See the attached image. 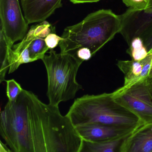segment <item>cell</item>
<instances>
[{
  "instance_id": "cell-1",
  "label": "cell",
  "mask_w": 152,
  "mask_h": 152,
  "mask_svg": "<svg viewBox=\"0 0 152 152\" xmlns=\"http://www.w3.org/2000/svg\"><path fill=\"white\" fill-rule=\"evenodd\" d=\"M0 134L13 152H77L82 142L59 106L25 89L1 111Z\"/></svg>"
},
{
  "instance_id": "cell-2",
  "label": "cell",
  "mask_w": 152,
  "mask_h": 152,
  "mask_svg": "<svg viewBox=\"0 0 152 152\" xmlns=\"http://www.w3.org/2000/svg\"><path fill=\"white\" fill-rule=\"evenodd\" d=\"M121 29L120 15L102 9L88 14L82 21L64 29L59 47L62 53L76 55L78 50L87 48L92 55L111 41Z\"/></svg>"
},
{
  "instance_id": "cell-3",
  "label": "cell",
  "mask_w": 152,
  "mask_h": 152,
  "mask_svg": "<svg viewBox=\"0 0 152 152\" xmlns=\"http://www.w3.org/2000/svg\"><path fill=\"white\" fill-rule=\"evenodd\" d=\"M66 115L74 127L100 123L137 129L144 125L136 115L118 103L112 93L77 98Z\"/></svg>"
},
{
  "instance_id": "cell-4",
  "label": "cell",
  "mask_w": 152,
  "mask_h": 152,
  "mask_svg": "<svg viewBox=\"0 0 152 152\" xmlns=\"http://www.w3.org/2000/svg\"><path fill=\"white\" fill-rule=\"evenodd\" d=\"M42 58L47 71L49 104L59 106L60 103L73 99L82 86L76 81L77 74L84 61L70 53H57L50 50Z\"/></svg>"
},
{
  "instance_id": "cell-5",
  "label": "cell",
  "mask_w": 152,
  "mask_h": 152,
  "mask_svg": "<svg viewBox=\"0 0 152 152\" xmlns=\"http://www.w3.org/2000/svg\"><path fill=\"white\" fill-rule=\"evenodd\" d=\"M55 32V27L46 20L31 26L21 42L13 45L10 50L9 74L17 70L21 64L42 60L49 50L45 38Z\"/></svg>"
},
{
  "instance_id": "cell-6",
  "label": "cell",
  "mask_w": 152,
  "mask_h": 152,
  "mask_svg": "<svg viewBox=\"0 0 152 152\" xmlns=\"http://www.w3.org/2000/svg\"><path fill=\"white\" fill-rule=\"evenodd\" d=\"M150 77L127 88L120 87L112 93L114 100L136 115L144 125L152 124V95Z\"/></svg>"
},
{
  "instance_id": "cell-7",
  "label": "cell",
  "mask_w": 152,
  "mask_h": 152,
  "mask_svg": "<svg viewBox=\"0 0 152 152\" xmlns=\"http://www.w3.org/2000/svg\"><path fill=\"white\" fill-rule=\"evenodd\" d=\"M120 34L129 45L131 41L139 38L143 42L148 53L152 51V12L129 8L120 15Z\"/></svg>"
},
{
  "instance_id": "cell-8",
  "label": "cell",
  "mask_w": 152,
  "mask_h": 152,
  "mask_svg": "<svg viewBox=\"0 0 152 152\" xmlns=\"http://www.w3.org/2000/svg\"><path fill=\"white\" fill-rule=\"evenodd\" d=\"M0 27L12 49L14 43L21 41L28 32L29 24L22 14L18 0H0Z\"/></svg>"
},
{
  "instance_id": "cell-9",
  "label": "cell",
  "mask_w": 152,
  "mask_h": 152,
  "mask_svg": "<svg viewBox=\"0 0 152 152\" xmlns=\"http://www.w3.org/2000/svg\"><path fill=\"white\" fill-rule=\"evenodd\" d=\"M75 128L82 139L91 142L113 140L128 136L137 129L126 127L100 123L80 125Z\"/></svg>"
},
{
  "instance_id": "cell-10",
  "label": "cell",
  "mask_w": 152,
  "mask_h": 152,
  "mask_svg": "<svg viewBox=\"0 0 152 152\" xmlns=\"http://www.w3.org/2000/svg\"><path fill=\"white\" fill-rule=\"evenodd\" d=\"M120 70L124 75V84L121 88H126L152 76V51L141 61H118Z\"/></svg>"
},
{
  "instance_id": "cell-11",
  "label": "cell",
  "mask_w": 152,
  "mask_h": 152,
  "mask_svg": "<svg viewBox=\"0 0 152 152\" xmlns=\"http://www.w3.org/2000/svg\"><path fill=\"white\" fill-rule=\"evenodd\" d=\"M62 0H21L25 19L28 24L46 20L57 9L62 7Z\"/></svg>"
},
{
  "instance_id": "cell-12",
  "label": "cell",
  "mask_w": 152,
  "mask_h": 152,
  "mask_svg": "<svg viewBox=\"0 0 152 152\" xmlns=\"http://www.w3.org/2000/svg\"><path fill=\"white\" fill-rule=\"evenodd\" d=\"M120 152H152V124L143 125L127 137Z\"/></svg>"
},
{
  "instance_id": "cell-13",
  "label": "cell",
  "mask_w": 152,
  "mask_h": 152,
  "mask_svg": "<svg viewBox=\"0 0 152 152\" xmlns=\"http://www.w3.org/2000/svg\"><path fill=\"white\" fill-rule=\"evenodd\" d=\"M128 136L98 142H91L82 139L81 145L77 152H120L121 145L124 139Z\"/></svg>"
},
{
  "instance_id": "cell-14",
  "label": "cell",
  "mask_w": 152,
  "mask_h": 152,
  "mask_svg": "<svg viewBox=\"0 0 152 152\" xmlns=\"http://www.w3.org/2000/svg\"><path fill=\"white\" fill-rule=\"evenodd\" d=\"M9 47L7 40L2 29L0 30V82L5 81V77L7 70L10 68L9 56L11 50Z\"/></svg>"
},
{
  "instance_id": "cell-15",
  "label": "cell",
  "mask_w": 152,
  "mask_h": 152,
  "mask_svg": "<svg viewBox=\"0 0 152 152\" xmlns=\"http://www.w3.org/2000/svg\"><path fill=\"white\" fill-rule=\"evenodd\" d=\"M126 53L132 60L139 61L145 58L149 53L144 44L143 42L139 38H136L131 41Z\"/></svg>"
},
{
  "instance_id": "cell-16",
  "label": "cell",
  "mask_w": 152,
  "mask_h": 152,
  "mask_svg": "<svg viewBox=\"0 0 152 152\" xmlns=\"http://www.w3.org/2000/svg\"><path fill=\"white\" fill-rule=\"evenodd\" d=\"M6 82V95L10 102H14L22 92L21 86L14 79L5 80Z\"/></svg>"
},
{
  "instance_id": "cell-17",
  "label": "cell",
  "mask_w": 152,
  "mask_h": 152,
  "mask_svg": "<svg viewBox=\"0 0 152 152\" xmlns=\"http://www.w3.org/2000/svg\"><path fill=\"white\" fill-rule=\"evenodd\" d=\"M128 7L135 10H143L149 6L150 0H122Z\"/></svg>"
},
{
  "instance_id": "cell-18",
  "label": "cell",
  "mask_w": 152,
  "mask_h": 152,
  "mask_svg": "<svg viewBox=\"0 0 152 152\" xmlns=\"http://www.w3.org/2000/svg\"><path fill=\"white\" fill-rule=\"evenodd\" d=\"M63 38L56 34V33H52L48 35L45 38L46 43L50 50H54L59 45L60 42L62 41Z\"/></svg>"
},
{
  "instance_id": "cell-19",
  "label": "cell",
  "mask_w": 152,
  "mask_h": 152,
  "mask_svg": "<svg viewBox=\"0 0 152 152\" xmlns=\"http://www.w3.org/2000/svg\"><path fill=\"white\" fill-rule=\"evenodd\" d=\"M75 56L83 61H87L93 57L92 53L87 48H81L77 51Z\"/></svg>"
},
{
  "instance_id": "cell-20",
  "label": "cell",
  "mask_w": 152,
  "mask_h": 152,
  "mask_svg": "<svg viewBox=\"0 0 152 152\" xmlns=\"http://www.w3.org/2000/svg\"><path fill=\"white\" fill-rule=\"evenodd\" d=\"M74 4H78L87 3L97 2L101 0H69Z\"/></svg>"
},
{
  "instance_id": "cell-21",
  "label": "cell",
  "mask_w": 152,
  "mask_h": 152,
  "mask_svg": "<svg viewBox=\"0 0 152 152\" xmlns=\"http://www.w3.org/2000/svg\"><path fill=\"white\" fill-rule=\"evenodd\" d=\"M0 152H13L6 144L1 141L0 142Z\"/></svg>"
},
{
  "instance_id": "cell-22",
  "label": "cell",
  "mask_w": 152,
  "mask_h": 152,
  "mask_svg": "<svg viewBox=\"0 0 152 152\" xmlns=\"http://www.w3.org/2000/svg\"><path fill=\"white\" fill-rule=\"evenodd\" d=\"M145 10L147 12H152V0H150V2H149V6H148V8Z\"/></svg>"
},
{
  "instance_id": "cell-23",
  "label": "cell",
  "mask_w": 152,
  "mask_h": 152,
  "mask_svg": "<svg viewBox=\"0 0 152 152\" xmlns=\"http://www.w3.org/2000/svg\"><path fill=\"white\" fill-rule=\"evenodd\" d=\"M150 88H151V92L152 95V77H150Z\"/></svg>"
},
{
  "instance_id": "cell-24",
  "label": "cell",
  "mask_w": 152,
  "mask_h": 152,
  "mask_svg": "<svg viewBox=\"0 0 152 152\" xmlns=\"http://www.w3.org/2000/svg\"></svg>"
}]
</instances>
